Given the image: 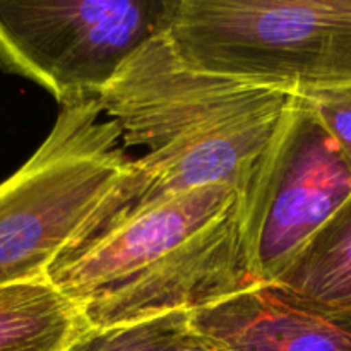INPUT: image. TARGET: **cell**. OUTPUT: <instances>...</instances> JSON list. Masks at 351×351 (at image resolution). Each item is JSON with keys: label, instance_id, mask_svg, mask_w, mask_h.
Instances as JSON below:
<instances>
[{"label": "cell", "instance_id": "cell-1", "mask_svg": "<svg viewBox=\"0 0 351 351\" xmlns=\"http://www.w3.org/2000/svg\"><path fill=\"white\" fill-rule=\"evenodd\" d=\"M297 96L199 71L167 31L139 48L98 96L129 170L51 266L74 259L137 213L180 192L230 184L245 194Z\"/></svg>", "mask_w": 351, "mask_h": 351}, {"label": "cell", "instance_id": "cell-2", "mask_svg": "<svg viewBox=\"0 0 351 351\" xmlns=\"http://www.w3.org/2000/svg\"><path fill=\"white\" fill-rule=\"evenodd\" d=\"M243 208L235 185L180 192L51 266L47 276L81 308L89 328L191 314L259 283Z\"/></svg>", "mask_w": 351, "mask_h": 351}, {"label": "cell", "instance_id": "cell-3", "mask_svg": "<svg viewBox=\"0 0 351 351\" xmlns=\"http://www.w3.org/2000/svg\"><path fill=\"white\" fill-rule=\"evenodd\" d=\"M167 34L191 67L287 95L351 84V0H173Z\"/></svg>", "mask_w": 351, "mask_h": 351}, {"label": "cell", "instance_id": "cell-4", "mask_svg": "<svg viewBox=\"0 0 351 351\" xmlns=\"http://www.w3.org/2000/svg\"><path fill=\"white\" fill-rule=\"evenodd\" d=\"M130 161L98 98L60 106L43 144L0 184V287L48 278Z\"/></svg>", "mask_w": 351, "mask_h": 351}, {"label": "cell", "instance_id": "cell-5", "mask_svg": "<svg viewBox=\"0 0 351 351\" xmlns=\"http://www.w3.org/2000/svg\"><path fill=\"white\" fill-rule=\"evenodd\" d=\"M173 0H0V71L65 106L98 98L143 45L165 33Z\"/></svg>", "mask_w": 351, "mask_h": 351}, {"label": "cell", "instance_id": "cell-6", "mask_svg": "<svg viewBox=\"0 0 351 351\" xmlns=\"http://www.w3.org/2000/svg\"><path fill=\"white\" fill-rule=\"evenodd\" d=\"M351 197V163L297 98L245 201V239L259 283L280 280L302 247Z\"/></svg>", "mask_w": 351, "mask_h": 351}, {"label": "cell", "instance_id": "cell-7", "mask_svg": "<svg viewBox=\"0 0 351 351\" xmlns=\"http://www.w3.org/2000/svg\"><path fill=\"white\" fill-rule=\"evenodd\" d=\"M213 351H351V317L281 283H257L191 312Z\"/></svg>", "mask_w": 351, "mask_h": 351}, {"label": "cell", "instance_id": "cell-8", "mask_svg": "<svg viewBox=\"0 0 351 351\" xmlns=\"http://www.w3.org/2000/svg\"><path fill=\"white\" fill-rule=\"evenodd\" d=\"M88 328L48 278L0 287V351H64Z\"/></svg>", "mask_w": 351, "mask_h": 351}, {"label": "cell", "instance_id": "cell-9", "mask_svg": "<svg viewBox=\"0 0 351 351\" xmlns=\"http://www.w3.org/2000/svg\"><path fill=\"white\" fill-rule=\"evenodd\" d=\"M276 283L351 317V197L302 247Z\"/></svg>", "mask_w": 351, "mask_h": 351}, {"label": "cell", "instance_id": "cell-10", "mask_svg": "<svg viewBox=\"0 0 351 351\" xmlns=\"http://www.w3.org/2000/svg\"><path fill=\"white\" fill-rule=\"evenodd\" d=\"M64 351H213L189 312H171L132 324L88 328Z\"/></svg>", "mask_w": 351, "mask_h": 351}, {"label": "cell", "instance_id": "cell-11", "mask_svg": "<svg viewBox=\"0 0 351 351\" xmlns=\"http://www.w3.org/2000/svg\"><path fill=\"white\" fill-rule=\"evenodd\" d=\"M311 110L351 163V84L297 96Z\"/></svg>", "mask_w": 351, "mask_h": 351}]
</instances>
